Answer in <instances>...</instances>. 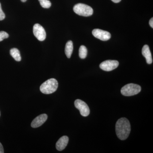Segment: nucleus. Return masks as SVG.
<instances>
[{"instance_id":"nucleus-11","label":"nucleus","mask_w":153,"mask_h":153,"mask_svg":"<svg viewBox=\"0 0 153 153\" xmlns=\"http://www.w3.org/2000/svg\"><path fill=\"white\" fill-rule=\"evenodd\" d=\"M142 53L143 56L146 58L147 63L149 64H152L153 62L152 58L149 47L148 45H145L143 46L142 50Z\"/></svg>"},{"instance_id":"nucleus-13","label":"nucleus","mask_w":153,"mask_h":153,"mask_svg":"<svg viewBox=\"0 0 153 153\" xmlns=\"http://www.w3.org/2000/svg\"><path fill=\"white\" fill-rule=\"evenodd\" d=\"M10 54L14 59L17 61H20L22 60L20 51L16 48H13L10 51Z\"/></svg>"},{"instance_id":"nucleus-21","label":"nucleus","mask_w":153,"mask_h":153,"mask_svg":"<svg viewBox=\"0 0 153 153\" xmlns=\"http://www.w3.org/2000/svg\"><path fill=\"white\" fill-rule=\"evenodd\" d=\"M21 1H22V2H25L27 0H21Z\"/></svg>"},{"instance_id":"nucleus-3","label":"nucleus","mask_w":153,"mask_h":153,"mask_svg":"<svg viewBox=\"0 0 153 153\" xmlns=\"http://www.w3.org/2000/svg\"><path fill=\"white\" fill-rule=\"evenodd\" d=\"M73 10L75 13L82 16H89L93 13V10L91 7L81 3L75 5L73 7Z\"/></svg>"},{"instance_id":"nucleus-10","label":"nucleus","mask_w":153,"mask_h":153,"mask_svg":"<svg viewBox=\"0 0 153 153\" xmlns=\"http://www.w3.org/2000/svg\"><path fill=\"white\" fill-rule=\"evenodd\" d=\"M68 138L66 136H63L59 139L56 144V149L57 150L61 151L66 147L68 142Z\"/></svg>"},{"instance_id":"nucleus-18","label":"nucleus","mask_w":153,"mask_h":153,"mask_svg":"<svg viewBox=\"0 0 153 153\" xmlns=\"http://www.w3.org/2000/svg\"><path fill=\"white\" fill-rule=\"evenodd\" d=\"M4 150L3 148L2 145L0 143V153H4Z\"/></svg>"},{"instance_id":"nucleus-8","label":"nucleus","mask_w":153,"mask_h":153,"mask_svg":"<svg viewBox=\"0 0 153 153\" xmlns=\"http://www.w3.org/2000/svg\"><path fill=\"white\" fill-rule=\"evenodd\" d=\"M92 35L96 38L102 41H107L109 40L111 35L109 32L100 29H94L92 32Z\"/></svg>"},{"instance_id":"nucleus-20","label":"nucleus","mask_w":153,"mask_h":153,"mask_svg":"<svg viewBox=\"0 0 153 153\" xmlns=\"http://www.w3.org/2000/svg\"><path fill=\"white\" fill-rule=\"evenodd\" d=\"M114 3H117L120 2L121 0H111Z\"/></svg>"},{"instance_id":"nucleus-17","label":"nucleus","mask_w":153,"mask_h":153,"mask_svg":"<svg viewBox=\"0 0 153 153\" xmlns=\"http://www.w3.org/2000/svg\"><path fill=\"white\" fill-rule=\"evenodd\" d=\"M5 18V15L3 12L1 8V3H0V21L4 20Z\"/></svg>"},{"instance_id":"nucleus-19","label":"nucleus","mask_w":153,"mask_h":153,"mask_svg":"<svg viewBox=\"0 0 153 153\" xmlns=\"http://www.w3.org/2000/svg\"><path fill=\"white\" fill-rule=\"evenodd\" d=\"M149 25H150L151 27L152 28H153V18H152V19H150V20L149 21Z\"/></svg>"},{"instance_id":"nucleus-7","label":"nucleus","mask_w":153,"mask_h":153,"mask_svg":"<svg viewBox=\"0 0 153 153\" xmlns=\"http://www.w3.org/2000/svg\"><path fill=\"white\" fill-rule=\"evenodd\" d=\"M34 36L39 41H44L46 38V33L44 27L38 24H35L33 27Z\"/></svg>"},{"instance_id":"nucleus-1","label":"nucleus","mask_w":153,"mask_h":153,"mask_svg":"<svg viewBox=\"0 0 153 153\" xmlns=\"http://www.w3.org/2000/svg\"><path fill=\"white\" fill-rule=\"evenodd\" d=\"M116 132L121 140H125L128 137L131 131V125L128 120L125 117L120 119L116 124Z\"/></svg>"},{"instance_id":"nucleus-14","label":"nucleus","mask_w":153,"mask_h":153,"mask_svg":"<svg viewBox=\"0 0 153 153\" xmlns=\"http://www.w3.org/2000/svg\"><path fill=\"white\" fill-rule=\"evenodd\" d=\"M87 49L85 46L82 45L79 47V57L81 59H85L87 56Z\"/></svg>"},{"instance_id":"nucleus-16","label":"nucleus","mask_w":153,"mask_h":153,"mask_svg":"<svg viewBox=\"0 0 153 153\" xmlns=\"http://www.w3.org/2000/svg\"><path fill=\"white\" fill-rule=\"evenodd\" d=\"M9 36V34L4 31L0 32V42L3 41L4 39L7 38Z\"/></svg>"},{"instance_id":"nucleus-12","label":"nucleus","mask_w":153,"mask_h":153,"mask_svg":"<svg viewBox=\"0 0 153 153\" xmlns=\"http://www.w3.org/2000/svg\"><path fill=\"white\" fill-rule=\"evenodd\" d=\"M73 50V42L72 41H69L66 43L65 49V54L68 58H70L71 57Z\"/></svg>"},{"instance_id":"nucleus-2","label":"nucleus","mask_w":153,"mask_h":153,"mask_svg":"<svg viewBox=\"0 0 153 153\" xmlns=\"http://www.w3.org/2000/svg\"><path fill=\"white\" fill-rule=\"evenodd\" d=\"M58 85L57 80L54 78H51L42 84L40 86V91L44 94H50L57 90Z\"/></svg>"},{"instance_id":"nucleus-6","label":"nucleus","mask_w":153,"mask_h":153,"mask_svg":"<svg viewBox=\"0 0 153 153\" xmlns=\"http://www.w3.org/2000/svg\"><path fill=\"white\" fill-rule=\"evenodd\" d=\"M118 61L115 60H107L100 63V67L104 71H112L117 68L119 66Z\"/></svg>"},{"instance_id":"nucleus-22","label":"nucleus","mask_w":153,"mask_h":153,"mask_svg":"<svg viewBox=\"0 0 153 153\" xmlns=\"http://www.w3.org/2000/svg\"><path fill=\"white\" fill-rule=\"evenodd\" d=\"M0 116H1V112H0Z\"/></svg>"},{"instance_id":"nucleus-9","label":"nucleus","mask_w":153,"mask_h":153,"mask_svg":"<svg viewBox=\"0 0 153 153\" xmlns=\"http://www.w3.org/2000/svg\"><path fill=\"white\" fill-rule=\"evenodd\" d=\"M48 116L46 114L40 115L33 120L31 123V126L33 128H36L42 126L47 121Z\"/></svg>"},{"instance_id":"nucleus-5","label":"nucleus","mask_w":153,"mask_h":153,"mask_svg":"<svg viewBox=\"0 0 153 153\" xmlns=\"http://www.w3.org/2000/svg\"><path fill=\"white\" fill-rule=\"evenodd\" d=\"M74 105L77 109L79 110L81 115L87 117L90 113V109L87 104L82 100H76L74 101Z\"/></svg>"},{"instance_id":"nucleus-4","label":"nucleus","mask_w":153,"mask_h":153,"mask_svg":"<svg viewBox=\"0 0 153 153\" xmlns=\"http://www.w3.org/2000/svg\"><path fill=\"white\" fill-rule=\"evenodd\" d=\"M141 87L140 85L134 83H129L124 86L121 89V93L125 96H131L140 92Z\"/></svg>"},{"instance_id":"nucleus-15","label":"nucleus","mask_w":153,"mask_h":153,"mask_svg":"<svg viewBox=\"0 0 153 153\" xmlns=\"http://www.w3.org/2000/svg\"><path fill=\"white\" fill-rule=\"evenodd\" d=\"M41 7L44 8H49L51 6V3L49 0H38Z\"/></svg>"}]
</instances>
